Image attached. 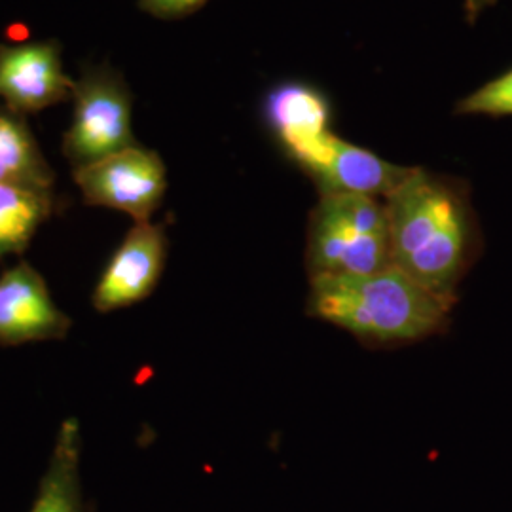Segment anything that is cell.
<instances>
[{
    "label": "cell",
    "instance_id": "1",
    "mask_svg": "<svg viewBox=\"0 0 512 512\" xmlns=\"http://www.w3.org/2000/svg\"><path fill=\"white\" fill-rule=\"evenodd\" d=\"M384 203L393 266L458 302L459 285L484 249L471 184L412 167Z\"/></svg>",
    "mask_w": 512,
    "mask_h": 512
},
{
    "label": "cell",
    "instance_id": "2",
    "mask_svg": "<svg viewBox=\"0 0 512 512\" xmlns=\"http://www.w3.org/2000/svg\"><path fill=\"white\" fill-rule=\"evenodd\" d=\"M264 122L319 194H365L384 200L412 167L395 165L332 129V103L308 82L289 80L264 99Z\"/></svg>",
    "mask_w": 512,
    "mask_h": 512
},
{
    "label": "cell",
    "instance_id": "3",
    "mask_svg": "<svg viewBox=\"0 0 512 512\" xmlns=\"http://www.w3.org/2000/svg\"><path fill=\"white\" fill-rule=\"evenodd\" d=\"M458 302L427 291L397 266L366 275L310 277L306 310L370 349L401 348L442 334Z\"/></svg>",
    "mask_w": 512,
    "mask_h": 512
},
{
    "label": "cell",
    "instance_id": "4",
    "mask_svg": "<svg viewBox=\"0 0 512 512\" xmlns=\"http://www.w3.org/2000/svg\"><path fill=\"white\" fill-rule=\"evenodd\" d=\"M391 264L389 224L382 198L319 194L306 230L310 277L374 274Z\"/></svg>",
    "mask_w": 512,
    "mask_h": 512
},
{
    "label": "cell",
    "instance_id": "5",
    "mask_svg": "<svg viewBox=\"0 0 512 512\" xmlns=\"http://www.w3.org/2000/svg\"><path fill=\"white\" fill-rule=\"evenodd\" d=\"M71 101L73 120L61 148L73 169L137 145L131 128L133 95L124 74L110 63L84 67L74 80Z\"/></svg>",
    "mask_w": 512,
    "mask_h": 512
},
{
    "label": "cell",
    "instance_id": "6",
    "mask_svg": "<svg viewBox=\"0 0 512 512\" xmlns=\"http://www.w3.org/2000/svg\"><path fill=\"white\" fill-rule=\"evenodd\" d=\"M73 179L86 205L126 213L135 222H150L167 192L164 160L139 143L76 167Z\"/></svg>",
    "mask_w": 512,
    "mask_h": 512
},
{
    "label": "cell",
    "instance_id": "7",
    "mask_svg": "<svg viewBox=\"0 0 512 512\" xmlns=\"http://www.w3.org/2000/svg\"><path fill=\"white\" fill-rule=\"evenodd\" d=\"M73 90L57 40L0 42V107L37 114L69 101Z\"/></svg>",
    "mask_w": 512,
    "mask_h": 512
},
{
    "label": "cell",
    "instance_id": "8",
    "mask_svg": "<svg viewBox=\"0 0 512 512\" xmlns=\"http://www.w3.org/2000/svg\"><path fill=\"white\" fill-rule=\"evenodd\" d=\"M167 249L164 224L135 222L95 283L93 308L110 313L147 300L164 274Z\"/></svg>",
    "mask_w": 512,
    "mask_h": 512
},
{
    "label": "cell",
    "instance_id": "9",
    "mask_svg": "<svg viewBox=\"0 0 512 512\" xmlns=\"http://www.w3.org/2000/svg\"><path fill=\"white\" fill-rule=\"evenodd\" d=\"M73 319L57 306L44 275L18 262L0 275V346L63 340Z\"/></svg>",
    "mask_w": 512,
    "mask_h": 512
},
{
    "label": "cell",
    "instance_id": "10",
    "mask_svg": "<svg viewBox=\"0 0 512 512\" xmlns=\"http://www.w3.org/2000/svg\"><path fill=\"white\" fill-rule=\"evenodd\" d=\"M82 429L74 416L61 421L54 450L38 484L31 512H90L82 492Z\"/></svg>",
    "mask_w": 512,
    "mask_h": 512
},
{
    "label": "cell",
    "instance_id": "11",
    "mask_svg": "<svg viewBox=\"0 0 512 512\" xmlns=\"http://www.w3.org/2000/svg\"><path fill=\"white\" fill-rule=\"evenodd\" d=\"M0 183L54 192L55 173L25 116L0 107Z\"/></svg>",
    "mask_w": 512,
    "mask_h": 512
},
{
    "label": "cell",
    "instance_id": "12",
    "mask_svg": "<svg viewBox=\"0 0 512 512\" xmlns=\"http://www.w3.org/2000/svg\"><path fill=\"white\" fill-rule=\"evenodd\" d=\"M54 213V192L0 183V260L23 255Z\"/></svg>",
    "mask_w": 512,
    "mask_h": 512
},
{
    "label": "cell",
    "instance_id": "13",
    "mask_svg": "<svg viewBox=\"0 0 512 512\" xmlns=\"http://www.w3.org/2000/svg\"><path fill=\"white\" fill-rule=\"evenodd\" d=\"M454 112L458 116H512V69L459 99Z\"/></svg>",
    "mask_w": 512,
    "mask_h": 512
},
{
    "label": "cell",
    "instance_id": "14",
    "mask_svg": "<svg viewBox=\"0 0 512 512\" xmlns=\"http://www.w3.org/2000/svg\"><path fill=\"white\" fill-rule=\"evenodd\" d=\"M139 8L158 19H183L196 14L209 0H137Z\"/></svg>",
    "mask_w": 512,
    "mask_h": 512
},
{
    "label": "cell",
    "instance_id": "15",
    "mask_svg": "<svg viewBox=\"0 0 512 512\" xmlns=\"http://www.w3.org/2000/svg\"><path fill=\"white\" fill-rule=\"evenodd\" d=\"M497 0H463V12L469 25H475L478 19L482 18Z\"/></svg>",
    "mask_w": 512,
    "mask_h": 512
}]
</instances>
